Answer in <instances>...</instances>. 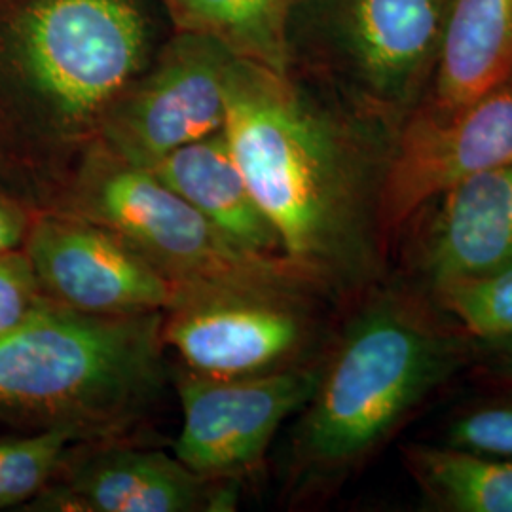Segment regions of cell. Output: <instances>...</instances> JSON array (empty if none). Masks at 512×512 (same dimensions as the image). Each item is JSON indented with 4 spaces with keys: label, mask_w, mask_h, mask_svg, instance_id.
I'll return each instance as SVG.
<instances>
[{
    "label": "cell",
    "mask_w": 512,
    "mask_h": 512,
    "mask_svg": "<svg viewBox=\"0 0 512 512\" xmlns=\"http://www.w3.org/2000/svg\"><path fill=\"white\" fill-rule=\"evenodd\" d=\"M92 211L165 274L205 293L281 296L298 275L270 256L239 249L143 167L107 175L93 192Z\"/></svg>",
    "instance_id": "obj_5"
},
{
    "label": "cell",
    "mask_w": 512,
    "mask_h": 512,
    "mask_svg": "<svg viewBox=\"0 0 512 512\" xmlns=\"http://www.w3.org/2000/svg\"><path fill=\"white\" fill-rule=\"evenodd\" d=\"M25 238V220L14 207L0 202V255L18 249Z\"/></svg>",
    "instance_id": "obj_22"
},
{
    "label": "cell",
    "mask_w": 512,
    "mask_h": 512,
    "mask_svg": "<svg viewBox=\"0 0 512 512\" xmlns=\"http://www.w3.org/2000/svg\"><path fill=\"white\" fill-rule=\"evenodd\" d=\"M148 171L239 249L270 258L277 249L281 251L274 228L255 202L222 131L169 152Z\"/></svg>",
    "instance_id": "obj_15"
},
{
    "label": "cell",
    "mask_w": 512,
    "mask_h": 512,
    "mask_svg": "<svg viewBox=\"0 0 512 512\" xmlns=\"http://www.w3.org/2000/svg\"><path fill=\"white\" fill-rule=\"evenodd\" d=\"M304 325L279 296L209 294L184 306L165 338L196 374L253 376L279 365L302 342Z\"/></svg>",
    "instance_id": "obj_10"
},
{
    "label": "cell",
    "mask_w": 512,
    "mask_h": 512,
    "mask_svg": "<svg viewBox=\"0 0 512 512\" xmlns=\"http://www.w3.org/2000/svg\"><path fill=\"white\" fill-rule=\"evenodd\" d=\"M158 346L152 311L95 315L42 302L0 334V404L109 414L154 380Z\"/></svg>",
    "instance_id": "obj_3"
},
{
    "label": "cell",
    "mask_w": 512,
    "mask_h": 512,
    "mask_svg": "<svg viewBox=\"0 0 512 512\" xmlns=\"http://www.w3.org/2000/svg\"><path fill=\"white\" fill-rule=\"evenodd\" d=\"M446 444L475 454L512 459V404L471 408L448 425Z\"/></svg>",
    "instance_id": "obj_20"
},
{
    "label": "cell",
    "mask_w": 512,
    "mask_h": 512,
    "mask_svg": "<svg viewBox=\"0 0 512 512\" xmlns=\"http://www.w3.org/2000/svg\"><path fill=\"white\" fill-rule=\"evenodd\" d=\"M395 131L372 116L340 120L285 71L228 69L222 133L298 274L355 279L374 266Z\"/></svg>",
    "instance_id": "obj_1"
},
{
    "label": "cell",
    "mask_w": 512,
    "mask_h": 512,
    "mask_svg": "<svg viewBox=\"0 0 512 512\" xmlns=\"http://www.w3.org/2000/svg\"><path fill=\"white\" fill-rule=\"evenodd\" d=\"M19 35L38 86L69 116L92 114L122 90L145 46L128 0H38Z\"/></svg>",
    "instance_id": "obj_6"
},
{
    "label": "cell",
    "mask_w": 512,
    "mask_h": 512,
    "mask_svg": "<svg viewBox=\"0 0 512 512\" xmlns=\"http://www.w3.org/2000/svg\"><path fill=\"white\" fill-rule=\"evenodd\" d=\"M406 471L439 511L512 512V459L444 444H410Z\"/></svg>",
    "instance_id": "obj_16"
},
{
    "label": "cell",
    "mask_w": 512,
    "mask_h": 512,
    "mask_svg": "<svg viewBox=\"0 0 512 512\" xmlns=\"http://www.w3.org/2000/svg\"><path fill=\"white\" fill-rule=\"evenodd\" d=\"M27 256L40 287L57 304L84 313H148L222 294L184 285L107 226L80 220H40L27 241Z\"/></svg>",
    "instance_id": "obj_8"
},
{
    "label": "cell",
    "mask_w": 512,
    "mask_h": 512,
    "mask_svg": "<svg viewBox=\"0 0 512 512\" xmlns=\"http://www.w3.org/2000/svg\"><path fill=\"white\" fill-rule=\"evenodd\" d=\"M512 165V80L450 110L416 107L395 131L382 196V234L397 232L442 190Z\"/></svg>",
    "instance_id": "obj_7"
},
{
    "label": "cell",
    "mask_w": 512,
    "mask_h": 512,
    "mask_svg": "<svg viewBox=\"0 0 512 512\" xmlns=\"http://www.w3.org/2000/svg\"><path fill=\"white\" fill-rule=\"evenodd\" d=\"M433 293L440 310L458 321L465 334L486 344L512 338V266L442 283Z\"/></svg>",
    "instance_id": "obj_17"
},
{
    "label": "cell",
    "mask_w": 512,
    "mask_h": 512,
    "mask_svg": "<svg viewBox=\"0 0 512 512\" xmlns=\"http://www.w3.org/2000/svg\"><path fill=\"white\" fill-rule=\"evenodd\" d=\"M512 80V0H444L435 69L418 107L461 109Z\"/></svg>",
    "instance_id": "obj_13"
},
{
    "label": "cell",
    "mask_w": 512,
    "mask_h": 512,
    "mask_svg": "<svg viewBox=\"0 0 512 512\" xmlns=\"http://www.w3.org/2000/svg\"><path fill=\"white\" fill-rule=\"evenodd\" d=\"M37 274L27 253L0 255V334L14 329L42 304Z\"/></svg>",
    "instance_id": "obj_21"
},
{
    "label": "cell",
    "mask_w": 512,
    "mask_h": 512,
    "mask_svg": "<svg viewBox=\"0 0 512 512\" xmlns=\"http://www.w3.org/2000/svg\"><path fill=\"white\" fill-rule=\"evenodd\" d=\"M228 69L207 55L167 65L137 93L112 126L129 165L150 169L169 152L224 128Z\"/></svg>",
    "instance_id": "obj_12"
},
{
    "label": "cell",
    "mask_w": 512,
    "mask_h": 512,
    "mask_svg": "<svg viewBox=\"0 0 512 512\" xmlns=\"http://www.w3.org/2000/svg\"><path fill=\"white\" fill-rule=\"evenodd\" d=\"M74 439L73 427H57L31 437L0 440V509L37 495L63 463Z\"/></svg>",
    "instance_id": "obj_19"
},
{
    "label": "cell",
    "mask_w": 512,
    "mask_h": 512,
    "mask_svg": "<svg viewBox=\"0 0 512 512\" xmlns=\"http://www.w3.org/2000/svg\"><path fill=\"white\" fill-rule=\"evenodd\" d=\"M50 509L86 512H188L209 509L205 478L162 452L116 450L86 461L48 495Z\"/></svg>",
    "instance_id": "obj_14"
},
{
    "label": "cell",
    "mask_w": 512,
    "mask_h": 512,
    "mask_svg": "<svg viewBox=\"0 0 512 512\" xmlns=\"http://www.w3.org/2000/svg\"><path fill=\"white\" fill-rule=\"evenodd\" d=\"M420 211L414 253L431 289L512 266V165L465 177Z\"/></svg>",
    "instance_id": "obj_11"
},
{
    "label": "cell",
    "mask_w": 512,
    "mask_h": 512,
    "mask_svg": "<svg viewBox=\"0 0 512 512\" xmlns=\"http://www.w3.org/2000/svg\"><path fill=\"white\" fill-rule=\"evenodd\" d=\"M319 374L272 370L239 378L186 376L179 382L183 425L175 458L203 478L253 467L281 423L308 404Z\"/></svg>",
    "instance_id": "obj_9"
},
{
    "label": "cell",
    "mask_w": 512,
    "mask_h": 512,
    "mask_svg": "<svg viewBox=\"0 0 512 512\" xmlns=\"http://www.w3.org/2000/svg\"><path fill=\"white\" fill-rule=\"evenodd\" d=\"M444 0H291L287 65L302 55L348 88L357 109L399 128L423 101Z\"/></svg>",
    "instance_id": "obj_4"
},
{
    "label": "cell",
    "mask_w": 512,
    "mask_h": 512,
    "mask_svg": "<svg viewBox=\"0 0 512 512\" xmlns=\"http://www.w3.org/2000/svg\"><path fill=\"white\" fill-rule=\"evenodd\" d=\"M492 349V370L495 374L509 378L512 380V338L497 342V344H490Z\"/></svg>",
    "instance_id": "obj_23"
},
{
    "label": "cell",
    "mask_w": 512,
    "mask_h": 512,
    "mask_svg": "<svg viewBox=\"0 0 512 512\" xmlns=\"http://www.w3.org/2000/svg\"><path fill=\"white\" fill-rule=\"evenodd\" d=\"M200 18L238 35L266 67L287 71L285 25L291 0H181Z\"/></svg>",
    "instance_id": "obj_18"
},
{
    "label": "cell",
    "mask_w": 512,
    "mask_h": 512,
    "mask_svg": "<svg viewBox=\"0 0 512 512\" xmlns=\"http://www.w3.org/2000/svg\"><path fill=\"white\" fill-rule=\"evenodd\" d=\"M465 336L414 294L374 298L319 374L300 425V459L329 473L370 456L467 365Z\"/></svg>",
    "instance_id": "obj_2"
}]
</instances>
